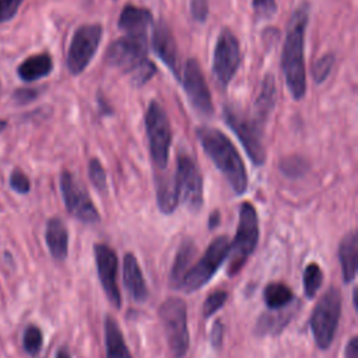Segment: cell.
<instances>
[{
	"instance_id": "36",
	"label": "cell",
	"mask_w": 358,
	"mask_h": 358,
	"mask_svg": "<svg viewBox=\"0 0 358 358\" xmlns=\"http://www.w3.org/2000/svg\"><path fill=\"white\" fill-rule=\"evenodd\" d=\"M24 0H0V24L11 20Z\"/></svg>"
},
{
	"instance_id": "4",
	"label": "cell",
	"mask_w": 358,
	"mask_h": 358,
	"mask_svg": "<svg viewBox=\"0 0 358 358\" xmlns=\"http://www.w3.org/2000/svg\"><path fill=\"white\" fill-rule=\"evenodd\" d=\"M341 315V295L336 288H329L312 310L309 326L316 345L327 350L336 336Z\"/></svg>"
},
{
	"instance_id": "17",
	"label": "cell",
	"mask_w": 358,
	"mask_h": 358,
	"mask_svg": "<svg viewBox=\"0 0 358 358\" xmlns=\"http://www.w3.org/2000/svg\"><path fill=\"white\" fill-rule=\"evenodd\" d=\"M123 282L133 301L144 302L147 299V285L138 262L131 253H126L123 257Z\"/></svg>"
},
{
	"instance_id": "23",
	"label": "cell",
	"mask_w": 358,
	"mask_h": 358,
	"mask_svg": "<svg viewBox=\"0 0 358 358\" xmlns=\"http://www.w3.org/2000/svg\"><path fill=\"white\" fill-rule=\"evenodd\" d=\"M105 347L106 358H133L124 343L120 327L112 316H106L105 319Z\"/></svg>"
},
{
	"instance_id": "26",
	"label": "cell",
	"mask_w": 358,
	"mask_h": 358,
	"mask_svg": "<svg viewBox=\"0 0 358 358\" xmlns=\"http://www.w3.org/2000/svg\"><path fill=\"white\" fill-rule=\"evenodd\" d=\"M263 299L268 309L278 310L287 308L294 299L292 291L282 282H270L263 291Z\"/></svg>"
},
{
	"instance_id": "32",
	"label": "cell",
	"mask_w": 358,
	"mask_h": 358,
	"mask_svg": "<svg viewBox=\"0 0 358 358\" xmlns=\"http://www.w3.org/2000/svg\"><path fill=\"white\" fill-rule=\"evenodd\" d=\"M334 62H336V59H334V55H331V53L323 55L320 59H317L315 62V64L312 67V76L317 84L323 83L329 77V74L334 66Z\"/></svg>"
},
{
	"instance_id": "6",
	"label": "cell",
	"mask_w": 358,
	"mask_h": 358,
	"mask_svg": "<svg viewBox=\"0 0 358 358\" xmlns=\"http://www.w3.org/2000/svg\"><path fill=\"white\" fill-rule=\"evenodd\" d=\"M229 245L231 243L227 235L217 236L208 245L201 259L186 271L179 288L185 292H194L206 285L221 267L222 262L228 257Z\"/></svg>"
},
{
	"instance_id": "10",
	"label": "cell",
	"mask_w": 358,
	"mask_h": 358,
	"mask_svg": "<svg viewBox=\"0 0 358 358\" xmlns=\"http://www.w3.org/2000/svg\"><path fill=\"white\" fill-rule=\"evenodd\" d=\"M106 62L131 74L147 59V34H126L110 43L106 50Z\"/></svg>"
},
{
	"instance_id": "20",
	"label": "cell",
	"mask_w": 358,
	"mask_h": 358,
	"mask_svg": "<svg viewBox=\"0 0 358 358\" xmlns=\"http://www.w3.org/2000/svg\"><path fill=\"white\" fill-rule=\"evenodd\" d=\"M152 22V14L140 7L126 6L117 20L119 29L126 34H147V28Z\"/></svg>"
},
{
	"instance_id": "34",
	"label": "cell",
	"mask_w": 358,
	"mask_h": 358,
	"mask_svg": "<svg viewBox=\"0 0 358 358\" xmlns=\"http://www.w3.org/2000/svg\"><path fill=\"white\" fill-rule=\"evenodd\" d=\"M10 186L14 192L20 193V194H27L31 190V182L28 179V176L20 169L15 168L11 175H10Z\"/></svg>"
},
{
	"instance_id": "13",
	"label": "cell",
	"mask_w": 358,
	"mask_h": 358,
	"mask_svg": "<svg viewBox=\"0 0 358 358\" xmlns=\"http://www.w3.org/2000/svg\"><path fill=\"white\" fill-rule=\"evenodd\" d=\"M241 60L239 42L236 36L228 31H221L213 56V73L221 87H227L235 76Z\"/></svg>"
},
{
	"instance_id": "11",
	"label": "cell",
	"mask_w": 358,
	"mask_h": 358,
	"mask_svg": "<svg viewBox=\"0 0 358 358\" xmlns=\"http://www.w3.org/2000/svg\"><path fill=\"white\" fill-rule=\"evenodd\" d=\"M60 192L66 210L84 224H95L99 221V213L92 203L84 185L69 171L60 175Z\"/></svg>"
},
{
	"instance_id": "1",
	"label": "cell",
	"mask_w": 358,
	"mask_h": 358,
	"mask_svg": "<svg viewBox=\"0 0 358 358\" xmlns=\"http://www.w3.org/2000/svg\"><path fill=\"white\" fill-rule=\"evenodd\" d=\"M309 18V6L301 4L292 14L287 36L282 48L281 66L285 76V83L294 99H302L306 92V71H305V31Z\"/></svg>"
},
{
	"instance_id": "41",
	"label": "cell",
	"mask_w": 358,
	"mask_h": 358,
	"mask_svg": "<svg viewBox=\"0 0 358 358\" xmlns=\"http://www.w3.org/2000/svg\"><path fill=\"white\" fill-rule=\"evenodd\" d=\"M220 224V213L215 210L210 214V218H208V228L210 229H214L215 227H218Z\"/></svg>"
},
{
	"instance_id": "9",
	"label": "cell",
	"mask_w": 358,
	"mask_h": 358,
	"mask_svg": "<svg viewBox=\"0 0 358 358\" xmlns=\"http://www.w3.org/2000/svg\"><path fill=\"white\" fill-rule=\"evenodd\" d=\"M178 200L192 213H197L203 204V179L192 157L180 152L176 158L173 175Z\"/></svg>"
},
{
	"instance_id": "12",
	"label": "cell",
	"mask_w": 358,
	"mask_h": 358,
	"mask_svg": "<svg viewBox=\"0 0 358 358\" xmlns=\"http://www.w3.org/2000/svg\"><path fill=\"white\" fill-rule=\"evenodd\" d=\"M101 38L102 27L99 24H85L76 29L67 52V69L71 74L85 70L98 50Z\"/></svg>"
},
{
	"instance_id": "22",
	"label": "cell",
	"mask_w": 358,
	"mask_h": 358,
	"mask_svg": "<svg viewBox=\"0 0 358 358\" xmlns=\"http://www.w3.org/2000/svg\"><path fill=\"white\" fill-rule=\"evenodd\" d=\"M155 193L157 204L162 214H171L175 211L179 200L175 186V178L159 172L155 175Z\"/></svg>"
},
{
	"instance_id": "29",
	"label": "cell",
	"mask_w": 358,
	"mask_h": 358,
	"mask_svg": "<svg viewBox=\"0 0 358 358\" xmlns=\"http://www.w3.org/2000/svg\"><path fill=\"white\" fill-rule=\"evenodd\" d=\"M278 166L281 173L289 179H298L303 176L309 169L308 161L299 155H289L282 158Z\"/></svg>"
},
{
	"instance_id": "37",
	"label": "cell",
	"mask_w": 358,
	"mask_h": 358,
	"mask_svg": "<svg viewBox=\"0 0 358 358\" xmlns=\"http://www.w3.org/2000/svg\"><path fill=\"white\" fill-rule=\"evenodd\" d=\"M190 13L196 21L204 22L208 15V1L207 0H192L190 1Z\"/></svg>"
},
{
	"instance_id": "39",
	"label": "cell",
	"mask_w": 358,
	"mask_h": 358,
	"mask_svg": "<svg viewBox=\"0 0 358 358\" xmlns=\"http://www.w3.org/2000/svg\"><path fill=\"white\" fill-rule=\"evenodd\" d=\"M36 96V91L35 90H31V88H22V90H18L15 94H14V98L20 102H28V101H32L34 98Z\"/></svg>"
},
{
	"instance_id": "3",
	"label": "cell",
	"mask_w": 358,
	"mask_h": 358,
	"mask_svg": "<svg viewBox=\"0 0 358 358\" xmlns=\"http://www.w3.org/2000/svg\"><path fill=\"white\" fill-rule=\"evenodd\" d=\"M259 241V220L255 207L245 201L239 208V221L235 239L229 245L228 253V267L227 273L229 277L236 275L250 255L255 252V248Z\"/></svg>"
},
{
	"instance_id": "30",
	"label": "cell",
	"mask_w": 358,
	"mask_h": 358,
	"mask_svg": "<svg viewBox=\"0 0 358 358\" xmlns=\"http://www.w3.org/2000/svg\"><path fill=\"white\" fill-rule=\"evenodd\" d=\"M22 344H24V350L27 354L36 357L43 344V336H42L41 329L35 324H29L24 331Z\"/></svg>"
},
{
	"instance_id": "28",
	"label": "cell",
	"mask_w": 358,
	"mask_h": 358,
	"mask_svg": "<svg viewBox=\"0 0 358 358\" xmlns=\"http://www.w3.org/2000/svg\"><path fill=\"white\" fill-rule=\"evenodd\" d=\"M323 282V271L316 263H309L303 271V291L308 299L316 296Z\"/></svg>"
},
{
	"instance_id": "24",
	"label": "cell",
	"mask_w": 358,
	"mask_h": 358,
	"mask_svg": "<svg viewBox=\"0 0 358 358\" xmlns=\"http://www.w3.org/2000/svg\"><path fill=\"white\" fill-rule=\"evenodd\" d=\"M53 69V63L49 55L41 53L25 59L18 66V76L24 81H35L46 77Z\"/></svg>"
},
{
	"instance_id": "5",
	"label": "cell",
	"mask_w": 358,
	"mask_h": 358,
	"mask_svg": "<svg viewBox=\"0 0 358 358\" xmlns=\"http://www.w3.org/2000/svg\"><path fill=\"white\" fill-rule=\"evenodd\" d=\"M159 317L173 358H183L189 350L187 308L182 298H168L159 306Z\"/></svg>"
},
{
	"instance_id": "19",
	"label": "cell",
	"mask_w": 358,
	"mask_h": 358,
	"mask_svg": "<svg viewBox=\"0 0 358 358\" xmlns=\"http://www.w3.org/2000/svg\"><path fill=\"white\" fill-rule=\"evenodd\" d=\"M357 255H358V238H357V232L351 231L343 238L338 246V260L341 263L344 284H348L355 278Z\"/></svg>"
},
{
	"instance_id": "7",
	"label": "cell",
	"mask_w": 358,
	"mask_h": 358,
	"mask_svg": "<svg viewBox=\"0 0 358 358\" xmlns=\"http://www.w3.org/2000/svg\"><path fill=\"white\" fill-rule=\"evenodd\" d=\"M144 122L152 162L159 171H164L168 165L172 130L164 108L157 101L150 102Z\"/></svg>"
},
{
	"instance_id": "44",
	"label": "cell",
	"mask_w": 358,
	"mask_h": 358,
	"mask_svg": "<svg viewBox=\"0 0 358 358\" xmlns=\"http://www.w3.org/2000/svg\"><path fill=\"white\" fill-rule=\"evenodd\" d=\"M4 127H6V122H4V120H1V119H0V131H1V130H3V129H4Z\"/></svg>"
},
{
	"instance_id": "42",
	"label": "cell",
	"mask_w": 358,
	"mask_h": 358,
	"mask_svg": "<svg viewBox=\"0 0 358 358\" xmlns=\"http://www.w3.org/2000/svg\"><path fill=\"white\" fill-rule=\"evenodd\" d=\"M55 358H71L69 351L66 348H60L57 352H56V357Z\"/></svg>"
},
{
	"instance_id": "18",
	"label": "cell",
	"mask_w": 358,
	"mask_h": 358,
	"mask_svg": "<svg viewBox=\"0 0 358 358\" xmlns=\"http://www.w3.org/2000/svg\"><path fill=\"white\" fill-rule=\"evenodd\" d=\"M45 241L53 259L64 260L69 252V232L59 217H53L46 224Z\"/></svg>"
},
{
	"instance_id": "35",
	"label": "cell",
	"mask_w": 358,
	"mask_h": 358,
	"mask_svg": "<svg viewBox=\"0 0 358 358\" xmlns=\"http://www.w3.org/2000/svg\"><path fill=\"white\" fill-rule=\"evenodd\" d=\"M252 4L260 18H270L277 11L275 0H252Z\"/></svg>"
},
{
	"instance_id": "33",
	"label": "cell",
	"mask_w": 358,
	"mask_h": 358,
	"mask_svg": "<svg viewBox=\"0 0 358 358\" xmlns=\"http://www.w3.org/2000/svg\"><path fill=\"white\" fill-rule=\"evenodd\" d=\"M227 298H228V292L224 291V289H217L214 292H211L206 301H204V305H203V316L206 319H208L210 316H213L215 312H218L222 305L227 302Z\"/></svg>"
},
{
	"instance_id": "14",
	"label": "cell",
	"mask_w": 358,
	"mask_h": 358,
	"mask_svg": "<svg viewBox=\"0 0 358 358\" xmlns=\"http://www.w3.org/2000/svg\"><path fill=\"white\" fill-rule=\"evenodd\" d=\"M183 88L186 96L196 112L203 116L213 115V102L208 91V85L196 59H189L183 67L182 76Z\"/></svg>"
},
{
	"instance_id": "40",
	"label": "cell",
	"mask_w": 358,
	"mask_h": 358,
	"mask_svg": "<svg viewBox=\"0 0 358 358\" xmlns=\"http://www.w3.org/2000/svg\"><path fill=\"white\" fill-rule=\"evenodd\" d=\"M345 358H358V338L352 337L345 345Z\"/></svg>"
},
{
	"instance_id": "8",
	"label": "cell",
	"mask_w": 358,
	"mask_h": 358,
	"mask_svg": "<svg viewBox=\"0 0 358 358\" xmlns=\"http://www.w3.org/2000/svg\"><path fill=\"white\" fill-rule=\"evenodd\" d=\"M224 119L227 124L239 138L246 150L250 161L255 165H263L266 161V148L263 144V124L252 116H248L236 108L227 106L224 109Z\"/></svg>"
},
{
	"instance_id": "15",
	"label": "cell",
	"mask_w": 358,
	"mask_h": 358,
	"mask_svg": "<svg viewBox=\"0 0 358 358\" xmlns=\"http://www.w3.org/2000/svg\"><path fill=\"white\" fill-rule=\"evenodd\" d=\"M94 256L99 282L109 299V302L119 309L122 305L120 291L117 287V256L115 250L105 245L96 243L94 246Z\"/></svg>"
},
{
	"instance_id": "21",
	"label": "cell",
	"mask_w": 358,
	"mask_h": 358,
	"mask_svg": "<svg viewBox=\"0 0 358 358\" xmlns=\"http://www.w3.org/2000/svg\"><path fill=\"white\" fill-rule=\"evenodd\" d=\"M277 99V90H275V81L271 74H267L262 83L259 95L255 101L253 115L252 117L256 119L260 124L264 126L266 120L268 119L270 112L273 110Z\"/></svg>"
},
{
	"instance_id": "31",
	"label": "cell",
	"mask_w": 358,
	"mask_h": 358,
	"mask_svg": "<svg viewBox=\"0 0 358 358\" xmlns=\"http://www.w3.org/2000/svg\"><path fill=\"white\" fill-rule=\"evenodd\" d=\"M88 176H90L91 183L95 186V189L98 192H102V193L106 192V189H108L106 172H105L102 164L96 158H92L88 162Z\"/></svg>"
},
{
	"instance_id": "43",
	"label": "cell",
	"mask_w": 358,
	"mask_h": 358,
	"mask_svg": "<svg viewBox=\"0 0 358 358\" xmlns=\"http://www.w3.org/2000/svg\"><path fill=\"white\" fill-rule=\"evenodd\" d=\"M352 303H354V309L357 310L358 309V305H357V288H354V291H352Z\"/></svg>"
},
{
	"instance_id": "25",
	"label": "cell",
	"mask_w": 358,
	"mask_h": 358,
	"mask_svg": "<svg viewBox=\"0 0 358 358\" xmlns=\"http://www.w3.org/2000/svg\"><path fill=\"white\" fill-rule=\"evenodd\" d=\"M194 253H196V246L193 241L187 239L179 246L172 264V270H171V284L175 288H179L183 275L189 270V264L192 263Z\"/></svg>"
},
{
	"instance_id": "38",
	"label": "cell",
	"mask_w": 358,
	"mask_h": 358,
	"mask_svg": "<svg viewBox=\"0 0 358 358\" xmlns=\"http://www.w3.org/2000/svg\"><path fill=\"white\" fill-rule=\"evenodd\" d=\"M222 338H224V324L221 320H215L210 331V343L214 348L218 350L222 345Z\"/></svg>"
},
{
	"instance_id": "27",
	"label": "cell",
	"mask_w": 358,
	"mask_h": 358,
	"mask_svg": "<svg viewBox=\"0 0 358 358\" xmlns=\"http://www.w3.org/2000/svg\"><path fill=\"white\" fill-rule=\"evenodd\" d=\"M291 310L289 312H277V313H263L255 326V333L259 336L275 334L281 331L287 323L291 320Z\"/></svg>"
},
{
	"instance_id": "16",
	"label": "cell",
	"mask_w": 358,
	"mask_h": 358,
	"mask_svg": "<svg viewBox=\"0 0 358 358\" xmlns=\"http://www.w3.org/2000/svg\"><path fill=\"white\" fill-rule=\"evenodd\" d=\"M152 48H154L157 56L173 73V76L179 77V62H178L179 53H178L176 41H175L169 27L162 21L157 22V25L154 27Z\"/></svg>"
},
{
	"instance_id": "2",
	"label": "cell",
	"mask_w": 358,
	"mask_h": 358,
	"mask_svg": "<svg viewBox=\"0 0 358 358\" xmlns=\"http://www.w3.org/2000/svg\"><path fill=\"white\" fill-rule=\"evenodd\" d=\"M196 134L204 152L225 176L231 189L239 196L243 194L248 189V175L243 161L232 141L214 127H199Z\"/></svg>"
}]
</instances>
